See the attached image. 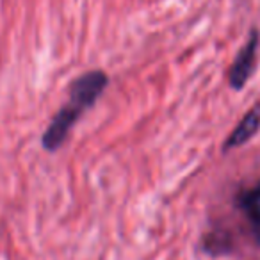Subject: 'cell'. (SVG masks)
<instances>
[{
	"label": "cell",
	"mask_w": 260,
	"mask_h": 260,
	"mask_svg": "<svg viewBox=\"0 0 260 260\" xmlns=\"http://www.w3.org/2000/svg\"><path fill=\"white\" fill-rule=\"evenodd\" d=\"M109 84V77L102 70H93L79 79H75L70 86V98L57 114L52 118L50 125L47 126L43 134V148L47 152H55L61 148V145L66 141L70 130L73 128L80 116L86 111H89L98 98L104 94L105 87Z\"/></svg>",
	"instance_id": "cell-1"
},
{
	"label": "cell",
	"mask_w": 260,
	"mask_h": 260,
	"mask_svg": "<svg viewBox=\"0 0 260 260\" xmlns=\"http://www.w3.org/2000/svg\"><path fill=\"white\" fill-rule=\"evenodd\" d=\"M256 50H258V32L251 30L248 41L244 43V47L241 48V52L235 57L234 64L228 73V80H230L232 89L241 91L246 86V82L251 77L253 70L256 64Z\"/></svg>",
	"instance_id": "cell-2"
},
{
	"label": "cell",
	"mask_w": 260,
	"mask_h": 260,
	"mask_svg": "<svg viewBox=\"0 0 260 260\" xmlns=\"http://www.w3.org/2000/svg\"><path fill=\"white\" fill-rule=\"evenodd\" d=\"M258 128H260V104H256L255 107H251L242 116V119L237 123V126L230 132V136H228L223 145V150L224 152H230V150L246 145L249 139L255 138Z\"/></svg>",
	"instance_id": "cell-3"
},
{
	"label": "cell",
	"mask_w": 260,
	"mask_h": 260,
	"mask_svg": "<svg viewBox=\"0 0 260 260\" xmlns=\"http://www.w3.org/2000/svg\"><path fill=\"white\" fill-rule=\"evenodd\" d=\"M237 207L242 210L256 244H260V182L237 196Z\"/></svg>",
	"instance_id": "cell-4"
}]
</instances>
